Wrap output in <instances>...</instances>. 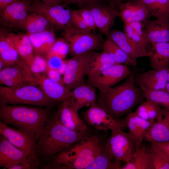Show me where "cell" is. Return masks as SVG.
I'll use <instances>...</instances> for the list:
<instances>
[{"label":"cell","instance_id":"obj_46","mask_svg":"<svg viewBox=\"0 0 169 169\" xmlns=\"http://www.w3.org/2000/svg\"><path fill=\"white\" fill-rule=\"evenodd\" d=\"M151 147L164 154L169 159V141L150 142Z\"/></svg>","mask_w":169,"mask_h":169},{"label":"cell","instance_id":"obj_21","mask_svg":"<svg viewBox=\"0 0 169 169\" xmlns=\"http://www.w3.org/2000/svg\"><path fill=\"white\" fill-rule=\"evenodd\" d=\"M144 138L150 142L169 141V110L162 108Z\"/></svg>","mask_w":169,"mask_h":169},{"label":"cell","instance_id":"obj_13","mask_svg":"<svg viewBox=\"0 0 169 169\" xmlns=\"http://www.w3.org/2000/svg\"><path fill=\"white\" fill-rule=\"evenodd\" d=\"M0 134L28 156L41 164L36 154V138L0 120Z\"/></svg>","mask_w":169,"mask_h":169},{"label":"cell","instance_id":"obj_7","mask_svg":"<svg viewBox=\"0 0 169 169\" xmlns=\"http://www.w3.org/2000/svg\"><path fill=\"white\" fill-rule=\"evenodd\" d=\"M63 38L69 44V53L72 56L102 49L104 42L100 34L79 30L71 25L64 30Z\"/></svg>","mask_w":169,"mask_h":169},{"label":"cell","instance_id":"obj_14","mask_svg":"<svg viewBox=\"0 0 169 169\" xmlns=\"http://www.w3.org/2000/svg\"><path fill=\"white\" fill-rule=\"evenodd\" d=\"M85 8L89 10L93 15L96 28L106 37L115 26L116 18L119 16L118 8L105 3L91 4Z\"/></svg>","mask_w":169,"mask_h":169},{"label":"cell","instance_id":"obj_15","mask_svg":"<svg viewBox=\"0 0 169 169\" xmlns=\"http://www.w3.org/2000/svg\"><path fill=\"white\" fill-rule=\"evenodd\" d=\"M0 83L14 88L30 84L38 86L32 75L23 67L21 59L14 65L0 71Z\"/></svg>","mask_w":169,"mask_h":169},{"label":"cell","instance_id":"obj_45","mask_svg":"<svg viewBox=\"0 0 169 169\" xmlns=\"http://www.w3.org/2000/svg\"><path fill=\"white\" fill-rule=\"evenodd\" d=\"M105 2H106V0H66L63 4L67 6L76 5L79 8H82L91 4L105 3Z\"/></svg>","mask_w":169,"mask_h":169},{"label":"cell","instance_id":"obj_11","mask_svg":"<svg viewBox=\"0 0 169 169\" xmlns=\"http://www.w3.org/2000/svg\"><path fill=\"white\" fill-rule=\"evenodd\" d=\"M23 164L37 168L41 164L30 158L12 144L3 135L0 138V166L8 169L14 165Z\"/></svg>","mask_w":169,"mask_h":169},{"label":"cell","instance_id":"obj_43","mask_svg":"<svg viewBox=\"0 0 169 169\" xmlns=\"http://www.w3.org/2000/svg\"><path fill=\"white\" fill-rule=\"evenodd\" d=\"M136 115L139 128V140L142 143L145 133L151 127L155 120H147Z\"/></svg>","mask_w":169,"mask_h":169},{"label":"cell","instance_id":"obj_9","mask_svg":"<svg viewBox=\"0 0 169 169\" xmlns=\"http://www.w3.org/2000/svg\"><path fill=\"white\" fill-rule=\"evenodd\" d=\"M82 113V117L89 125L96 130L106 132L116 129L123 130L126 128L124 119H116L100 107L96 102Z\"/></svg>","mask_w":169,"mask_h":169},{"label":"cell","instance_id":"obj_2","mask_svg":"<svg viewBox=\"0 0 169 169\" xmlns=\"http://www.w3.org/2000/svg\"><path fill=\"white\" fill-rule=\"evenodd\" d=\"M135 71L121 84L100 90L96 102L102 108L116 119L131 111L136 105L142 102L141 90L135 84Z\"/></svg>","mask_w":169,"mask_h":169},{"label":"cell","instance_id":"obj_8","mask_svg":"<svg viewBox=\"0 0 169 169\" xmlns=\"http://www.w3.org/2000/svg\"><path fill=\"white\" fill-rule=\"evenodd\" d=\"M72 9L64 4L56 5L46 4L38 0L32 2L29 11L42 14L53 28L64 30L71 25Z\"/></svg>","mask_w":169,"mask_h":169},{"label":"cell","instance_id":"obj_1","mask_svg":"<svg viewBox=\"0 0 169 169\" xmlns=\"http://www.w3.org/2000/svg\"><path fill=\"white\" fill-rule=\"evenodd\" d=\"M93 133L90 129L83 132L68 129L60 123L56 112L47 119L43 130L37 136L36 156L40 162L48 163L73 144Z\"/></svg>","mask_w":169,"mask_h":169},{"label":"cell","instance_id":"obj_4","mask_svg":"<svg viewBox=\"0 0 169 169\" xmlns=\"http://www.w3.org/2000/svg\"><path fill=\"white\" fill-rule=\"evenodd\" d=\"M51 108L0 105V120L37 138L51 115Z\"/></svg>","mask_w":169,"mask_h":169},{"label":"cell","instance_id":"obj_55","mask_svg":"<svg viewBox=\"0 0 169 169\" xmlns=\"http://www.w3.org/2000/svg\"><path fill=\"white\" fill-rule=\"evenodd\" d=\"M165 91L169 93V68L168 69V72L167 78V81Z\"/></svg>","mask_w":169,"mask_h":169},{"label":"cell","instance_id":"obj_41","mask_svg":"<svg viewBox=\"0 0 169 169\" xmlns=\"http://www.w3.org/2000/svg\"><path fill=\"white\" fill-rule=\"evenodd\" d=\"M124 32L128 37L146 50V46L148 43L135 32L129 23H124Z\"/></svg>","mask_w":169,"mask_h":169},{"label":"cell","instance_id":"obj_34","mask_svg":"<svg viewBox=\"0 0 169 169\" xmlns=\"http://www.w3.org/2000/svg\"><path fill=\"white\" fill-rule=\"evenodd\" d=\"M161 110L162 108L157 104L153 101L147 100L141 102L134 112L140 117L149 120H155Z\"/></svg>","mask_w":169,"mask_h":169},{"label":"cell","instance_id":"obj_24","mask_svg":"<svg viewBox=\"0 0 169 169\" xmlns=\"http://www.w3.org/2000/svg\"><path fill=\"white\" fill-rule=\"evenodd\" d=\"M94 88L84 83L70 91V100L77 110L84 107H90L96 102L97 96Z\"/></svg>","mask_w":169,"mask_h":169},{"label":"cell","instance_id":"obj_12","mask_svg":"<svg viewBox=\"0 0 169 169\" xmlns=\"http://www.w3.org/2000/svg\"><path fill=\"white\" fill-rule=\"evenodd\" d=\"M126 65L116 64L102 71L88 77V84L102 90L113 87L131 74Z\"/></svg>","mask_w":169,"mask_h":169},{"label":"cell","instance_id":"obj_39","mask_svg":"<svg viewBox=\"0 0 169 169\" xmlns=\"http://www.w3.org/2000/svg\"><path fill=\"white\" fill-rule=\"evenodd\" d=\"M47 59L42 55H35L33 62L28 67V72L31 75L45 74L48 69Z\"/></svg>","mask_w":169,"mask_h":169},{"label":"cell","instance_id":"obj_30","mask_svg":"<svg viewBox=\"0 0 169 169\" xmlns=\"http://www.w3.org/2000/svg\"><path fill=\"white\" fill-rule=\"evenodd\" d=\"M105 142L101 145L94 161L87 169H122L120 162L115 160Z\"/></svg>","mask_w":169,"mask_h":169},{"label":"cell","instance_id":"obj_20","mask_svg":"<svg viewBox=\"0 0 169 169\" xmlns=\"http://www.w3.org/2000/svg\"><path fill=\"white\" fill-rule=\"evenodd\" d=\"M29 0H22L12 4L0 11V23L3 27L13 28L28 14L32 3Z\"/></svg>","mask_w":169,"mask_h":169},{"label":"cell","instance_id":"obj_29","mask_svg":"<svg viewBox=\"0 0 169 169\" xmlns=\"http://www.w3.org/2000/svg\"><path fill=\"white\" fill-rule=\"evenodd\" d=\"M28 35L31 42L35 55H41L42 54H45L46 55L56 38L53 28Z\"/></svg>","mask_w":169,"mask_h":169},{"label":"cell","instance_id":"obj_40","mask_svg":"<svg viewBox=\"0 0 169 169\" xmlns=\"http://www.w3.org/2000/svg\"><path fill=\"white\" fill-rule=\"evenodd\" d=\"M149 151L154 169H169V159L166 156L151 147Z\"/></svg>","mask_w":169,"mask_h":169},{"label":"cell","instance_id":"obj_6","mask_svg":"<svg viewBox=\"0 0 169 169\" xmlns=\"http://www.w3.org/2000/svg\"><path fill=\"white\" fill-rule=\"evenodd\" d=\"M98 52L91 51L67 59L66 70L63 77V84L69 91L84 84L92 64Z\"/></svg>","mask_w":169,"mask_h":169},{"label":"cell","instance_id":"obj_23","mask_svg":"<svg viewBox=\"0 0 169 169\" xmlns=\"http://www.w3.org/2000/svg\"><path fill=\"white\" fill-rule=\"evenodd\" d=\"M168 69H152L140 74L134 79L135 84L150 90H164L167 81Z\"/></svg>","mask_w":169,"mask_h":169},{"label":"cell","instance_id":"obj_36","mask_svg":"<svg viewBox=\"0 0 169 169\" xmlns=\"http://www.w3.org/2000/svg\"><path fill=\"white\" fill-rule=\"evenodd\" d=\"M139 87L144 97L169 110V93L164 90H150L142 86H139Z\"/></svg>","mask_w":169,"mask_h":169},{"label":"cell","instance_id":"obj_22","mask_svg":"<svg viewBox=\"0 0 169 169\" xmlns=\"http://www.w3.org/2000/svg\"><path fill=\"white\" fill-rule=\"evenodd\" d=\"M117 8L124 23L142 22L148 20L151 16L144 4L139 1L122 3Z\"/></svg>","mask_w":169,"mask_h":169},{"label":"cell","instance_id":"obj_27","mask_svg":"<svg viewBox=\"0 0 169 169\" xmlns=\"http://www.w3.org/2000/svg\"><path fill=\"white\" fill-rule=\"evenodd\" d=\"M16 27L24 31L28 34L38 33L50 28L54 29L44 16L33 12L20 22Z\"/></svg>","mask_w":169,"mask_h":169},{"label":"cell","instance_id":"obj_54","mask_svg":"<svg viewBox=\"0 0 169 169\" xmlns=\"http://www.w3.org/2000/svg\"><path fill=\"white\" fill-rule=\"evenodd\" d=\"M67 67V59H64V62L59 69L58 71L61 75H64L65 74Z\"/></svg>","mask_w":169,"mask_h":169},{"label":"cell","instance_id":"obj_47","mask_svg":"<svg viewBox=\"0 0 169 169\" xmlns=\"http://www.w3.org/2000/svg\"><path fill=\"white\" fill-rule=\"evenodd\" d=\"M46 59L48 68L57 70L62 66L64 60L55 56L50 57Z\"/></svg>","mask_w":169,"mask_h":169},{"label":"cell","instance_id":"obj_53","mask_svg":"<svg viewBox=\"0 0 169 169\" xmlns=\"http://www.w3.org/2000/svg\"><path fill=\"white\" fill-rule=\"evenodd\" d=\"M33 169L30 166L23 164H18L10 167L9 169Z\"/></svg>","mask_w":169,"mask_h":169},{"label":"cell","instance_id":"obj_17","mask_svg":"<svg viewBox=\"0 0 169 169\" xmlns=\"http://www.w3.org/2000/svg\"><path fill=\"white\" fill-rule=\"evenodd\" d=\"M32 76L46 96L54 103H60L70 97V91L63 84L52 80L45 74Z\"/></svg>","mask_w":169,"mask_h":169},{"label":"cell","instance_id":"obj_38","mask_svg":"<svg viewBox=\"0 0 169 169\" xmlns=\"http://www.w3.org/2000/svg\"><path fill=\"white\" fill-rule=\"evenodd\" d=\"M69 51L70 46L67 42L63 38H58L46 54V59L55 56L64 59Z\"/></svg>","mask_w":169,"mask_h":169},{"label":"cell","instance_id":"obj_3","mask_svg":"<svg viewBox=\"0 0 169 169\" xmlns=\"http://www.w3.org/2000/svg\"><path fill=\"white\" fill-rule=\"evenodd\" d=\"M106 134L94 133L73 144L55 156L48 168L87 169L94 161Z\"/></svg>","mask_w":169,"mask_h":169},{"label":"cell","instance_id":"obj_33","mask_svg":"<svg viewBox=\"0 0 169 169\" xmlns=\"http://www.w3.org/2000/svg\"><path fill=\"white\" fill-rule=\"evenodd\" d=\"M151 16L156 18H169V0H138Z\"/></svg>","mask_w":169,"mask_h":169},{"label":"cell","instance_id":"obj_5","mask_svg":"<svg viewBox=\"0 0 169 169\" xmlns=\"http://www.w3.org/2000/svg\"><path fill=\"white\" fill-rule=\"evenodd\" d=\"M56 104L37 86L30 84L18 88L0 87V105L23 104L51 108Z\"/></svg>","mask_w":169,"mask_h":169},{"label":"cell","instance_id":"obj_19","mask_svg":"<svg viewBox=\"0 0 169 169\" xmlns=\"http://www.w3.org/2000/svg\"><path fill=\"white\" fill-rule=\"evenodd\" d=\"M115 43L133 61L143 57H148L150 52L128 37L124 32L117 29H111L106 36Z\"/></svg>","mask_w":169,"mask_h":169},{"label":"cell","instance_id":"obj_26","mask_svg":"<svg viewBox=\"0 0 169 169\" xmlns=\"http://www.w3.org/2000/svg\"><path fill=\"white\" fill-rule=\"evenodd\" d=\"M21 59L29 67L34 60L35 54L29 36L27 33H8Z\"/></svg>","mask_w":169,"mask_h":169},{"label":"cell","instance_id":"obj_50","mask_svg":"<svg viewBox=\"0 0 169 169\" xmlns=\"http://www.w3.org/2000/svg\"><path fill=\"white\" fill-rule=\"evenodd\" d=\"M138 0H106L108 4L114 7H117L120 4L128 2H137Z\"/></svg>","mask_w":169,"mask_h":169},{"label":"cell","instance_id":"obj_51","mask_svg":"<svg viewBox=\"0 0 169 169\" xmlns=\"http://www.w3.org/2000/svg\"><path fill=\"white\" fill-rule=\"evenodd\" d=\"M22 0H0V11L9 5Z\"/></svg>","mask_w":169,"mask_h":169},{"label":"cell","instance_id":"obj_49","mask_svg":"<svg viewBox=\"0 0 169 169\" xmlns=\"http://www.w3.org/2000/svg\"><path fill=\"white\" fill-rule=\"evenodd\" d=\"M129 23L135 32L145 40L144 37V25L142 22H135Z\"/></svg>","mask_w":169,"mask_h":169},{"label":"cell","instance_id":"obj_16","mask_svg":"<svg viewBox=\"0 0 169 169\" xmlns=\"http://www.w3.org/2000/svg\"><path fill=\"white\" fill-rule=\"evenodd\" d=\"M73 105L70 97L60 103L57 112L60 123L68 129L75 131L83 132L90 129L79 116Z\"/></svg>","mask_w":169,"mask_h":169},{"label":"cell","instance_id":"obj_42","mask_svg":"<svg viewBox=\"0 0 169 169\" xmlns=\"http://www.w3.org/2000/svg\"><path fill=\"white\" fill-rule=\"evenodd\" d=\"M77 10L78 13L91 31L96 28L94 17L89 10L85 8H79Z\"/></svg>","mask_w":169,"mask_h":169},{"label":"cell","instance_id":"obj_37","mask_svg":"<svg viewBox=\"0 0 169 169\" xmlns=\"http://www.w3.org/2000/svg\"><path fill=\"white\" fill-rule=\"evenodd\" d=\"M126 126L128 129V132L133 141L135 149L140 147L141 143L139 138V128L136 115L134 112L130 111L124 119Z\"/></svg>","mask_w":169,"mask_h":169},{"label":"cell","instance_id":"obj_35","mask_svg":"<svg viewBox=\"0 0 169 169\" xmlns=\"http://www.w3.org/2000/svg\"><path fill=\"white\" fill-rule=\"evenodd\" d=\"M116 64L111 57L102 51L98 53L93 62L88 74V77L102 71Z\"/></svg>","mask_w":169,"mask_h":169},{"label":"cell","instance_id":"obj_10","mask_svg":"<svg viewBox=\"0 0 169 169\" xmlns=\"http://www.w3.org/2000/svg\"><path fill=\"white\" fill-rule=\"evenodd\" d=\"M111 131L105 141L106 146L117 161H129L135 148L129 133L119 129Z\"/></svg>","mask_w":169,"mask_h":169},{"label":"cell","instance_id":"obj_52","mask_svg":"<svg viewBox=\"0 0 169 169\" xmlns=\"http://www.w3.org/2000/svg\"><path fill=\"white\" fill-rule=\"evenodd\" d=\"M46 4L50 5H61L64 3L66 0H38Z\"/></svg>","mask_w":169,"mask_h":169},{"label":"cell","instance_id":"obj_32","mask_svg":"<svg viewBox=\"0 0 169 169\" xmlns=\"http://www.w3.org/2000/svg\"><path fill=\"white\" fill-rule=\"evenodd\" d=\"M102 51L108 54L117 64L135 66L136 61L132 60L128 55L114 41L107 38L104 41Z\"/></svg>","mask_w":169,"mask_h":169},{"label":"cell","instance_id":"obj_31","mask_svg":"<svg viewBox=\"0 0 169 169\" xmlns=\"http://www.w3.org/2000/svg\"><path fill=\"white\" fill-rule=\"evenodd\" d=\"M135 149L131 160L121 169H154L149 151L141 146Z\"/></svg>","mask_w":169,"mask_h":169},{"label":"cell","instance_id":"obj_25","mask_svg":"<svg viewBox=\"0 0 169 169\" xmlns=\"http://www.w3.org/2000/svg\"><path fill=\"white\" fill-rule=\"evenodd\" d=\"M1 28L0 33V62L3 69L14 65L19 60V55L8 32Z\"/></svg>","mask_w":169,"mask_h":169},{"label":"cell","instance_id":"obj_44","mask_svg":"<svg viewBox=\"0 0 169 169\" xmlns=\"http://www.w3.org/2000/svg\"><path fill=\"white\" fill-rule=\"evenodd\" d=\"M71 23L73 27L76 29L91 31L78 13L77 10H72Z\"/></svg>","mask_w":169,"mask_h":169},{"label":"cell","instance_id":"obj_48","mask_svg":"<svg viewBox=\"0 0 169 169\" xmlns=\"http://www.w3.org/2000/svg\"><path fill=\"white\" fill-rule=\"evenodd\" d=\"M46 73L47 76L52 80L63 84V78L58 70L48 68Z\"/></svg>","mask_w":169,"mask_h":169},{"label":"cell","instance_id":"obj_28","mask_svg":"<svg viewBox=\"0 0 169 169\" xmlns=\"http://www.w3.org/2000/svg\"><path fill=\"white\" fill-rule=\"evenodd\" d=\"M151 45V49L148 56L151 67L157 69L169 68V42Z\"/></svg>","mask_w":169,"mask_h":169},{"label":"cell","instance_id":"obj_18","mask_svg":"<svg viewBox=\"0 0 169 169\" xmlns=\"http://www.w3.org/2000/svg\"><path fill=\"white\" fill-rule=\"evenodd\" d=\"M144 25V37L151 44L169 42V18H156L142 22Z\"/></svg>","mask_w":169,"mask_h":169}]
</instances>
